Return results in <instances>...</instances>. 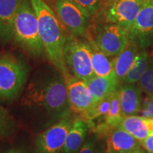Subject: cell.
<instances>
[{"mask_svg":"<svg viewBox=\"0 0 153 153\" xmlns=\"http://www.w3.org/2000/svg\"><path fill=\"white\" fill-rule=\"evenodd\" d=\"M91 47V60L94 74L99 76H108L115 74L114 57L110 59L96 45L92 39H88ZM116 75V74H115Z\"/></svg>","mask_w":153,"mask_h":153,"instance_id":"19","label":"cell"},{"mask_svg":"<svg viewBox=\"0 0 153 153\" xmlns=\"http://www.w3.org/2000/svg\"><path fill=\"white\" fill-rule=\"evenodd\" d=\"M38 22V32L45 48L47 58L67 79L69 72L64 57L67 36L63 26L52 9L44 0H30Z\"/></svg>","mask_w":153,"mask_h":153,"instance_id":"2","label":"cell"},{"mask_svg":"<svg viewBox=\"0 0 153 153\" xmlns=\"http://www.w3.org/2000/svg\"><path fill=\"white\" fill-rule=\"evenodd\" d=\"M97 133L106 139L107 153H126L143 148L139 140L119 126L106 125Z\"/></svg>","mask_w":153,"mask_h":153,"instance_id":"12","label":"cell"},{"mask_svg":"<svg viewBox=\"0 0 153 153\" xmlns=\"http://www.w3.org/2000/svg\"><path fill=\"white\" fill-rule=\"evenodd\" d=\"M140 49V48L135 42L129 39L125 49L117 56L114 57V72L120 85L123 84L124 77L133 64Z\"/></svg>","mask_w":153,"mask_h":153,"instance_id":"17","label":"cell"},{"mask_svg":"<svg viewBox=\"0 0 153 153\" xmlns=\"http://www.w3.org/2000/svg\"><path fill=\"white\" fill-rule=\"evenodd\" d=\"M85 82L96 102L111 94L120 86L115 74L108 76L94 75Z\"/></svg>","mask_w":153,"mask_h":153,"instance_id":"18","label":"cell"},{"mask_svg":"<svg viewBox=\"0 0 153 153\" xmlns=\"http://www.w3.org/2000/svg\"><path fill=\"white\" fill-rule=\"evenodd\" d=\"M143 116L153 119V94H148L143 100L142 111Z\"/></svg>","mask_w":153,"mask_h":153,"instance_id":"27","label":"cell"},{"mask_svg":"<svg viewBox=\"0 0 153 153\" xmlns=\"http://www.w3.org/2000/svg\"><path fill=\"white\" fill-rule=\"evenodd\" d=\"M73 120L67 114L35 139V153H63L67 134Z\"/></svg>","mask_w":153,"mask_h":153,"instance_id":"8","label":"cell"},{"mask_svg":"<svg viewBox=\"0 0 153 153\" xmlns=\"http://www.w3.org/2000/svg\"><path fill=\"white\" fill-rule=\"evenodd\" d=\"M118 126L140 142L153 133V119L137 115L124 116Z\"/></svg>","mask_w":153,"mask_h":153,"instance_id":"15","label":"cell"},{"mask_svg":"<svg viewBox=\"0 0 153 153\" xmlns=\"http://www.w3.org/2000/svg\"><path fill=\"white\" fill-rule=\"evenodd\" d=\"M106 55L115 57L125 49L129 41L128 33L119 25L103 22L97 26L93 40Z\"/></svg>","mask_w":153,"mask_h":153,"instance_id":"7","label":"cell"},{"mask_svg":"<svg viewBox=\"0 0 153 153\" xmlns=\"http://www.w3.org/2000/svg\"><path fill=\"white\" fill-rule=\"evenodd\" d=\"M67 68L71 75L87 81L94 76L89 40L72 34L67 36L64 48Z\"/></svg>","mask_w":153,"mask_h":153,"instance_id":"5","label":"cell"},{"mask_svg":"<svg viewBox=\"0 0 153 153\" xmlns=\"http://www.w3.org/2000/svg\"><path fill=\"white\" fill-rule=\"evenodd\" d=\"M55 9L61 24L72 35L85 36L91 17L72 0H55Z\"/></svg>","mask_w":153,"mask_h":153,"instance_id":"9","label":"cell"},{"mask_svg":"<svg viewBox=\"0 0 153 153\" xmlns=\"http://www.w3.org/2000/svg\"><path fill=\"white\" fill-rule=\"evenodd\" d=\"M137 85L143 92L147 94H153V59Z\"/></svg>","mask_w":153,"mask_h":153,"instance_id":"24","label":"cell"},{"mask_svg":"<svg viewBox=\"0 0 153 153\" xmlns=\"http://www.w3.org/2000/svg\"><path fill=\"white\" fill-rule=\"evenodd\" d=\"M14 43L30 56L46 57L38 32L37 18L30 0H22L15 14L13 25Z\"/></svg>","mask_w":153,"mask_h":153,"instance_id":"3","label":"cell"},{"mask_svg":"<svg viewBox=\"0 0 153 153\" xmlns=\"http://www.w3.org/2000/svg\"><path fill=\"white\" fill-rule=\"evenodd\" d=\"M4 153H27L24 150L21 148H11L6 151Z\"/></svg>","mask_w":153,"mask_h":153,"instance_id":"29","label":"cell"},{"mask_svg":"<svg viewBox=\"0 0 153 153\" xmlns=\"http://www.w3.org/2000/svg\"><path fill=\"white\" fill-rule=\"evenodd\" d=\"M97 151L95 137L90 136L86 140L77 153H97Z\"/></svg>","mask_w":153,"mask_h":153,"instance_id":"26","label":"cell"},{"mask_svg":"<svg viewBox=\"0 0 153 153\" xmlns=\"http://www.w3.org/2000/svg\"><path fill=\"white\" fill-rule=\"evenodd\" d=\"M140 144L148 153H153V133L150 134L143 140L140 141Z\"/></svg>","mask_w":153,"mask_h":153,"instance_id":"28","label":"cell"},{"mask_svg":"<svg viewBox=\"0 0 153 153\" xmlns=\"http://www.w3.org/2000/svg\"><path fill=\"white\" fill-rule=\"evenodd\" d=\"M29 68L11 53L0 54V101H11L19 95L27 81Z\"/></svg>","mask_w":153,"mask_h":153,"instance_id":"4","label":"cell"},{"mask_svg":"<svg viewBox=\"0 0 153 153\" xmlns=\"http://www.w3.org/2000/svg\"><path fill=\"white\" fill-rule=\"evenodd\" d=\"M14 118L5 108L0 106V138L8 137L15 131Z\"/></svg>","mask_w":153,"mask_h":153,"instance_id":"23","label":"cell"},{"mask_svg":"<svg viewBox=\"0 0 153 153\" xmlns=\"http://www.w3.org/2000/svg\"><path fill=\"white\" fill-rule=\"evenodd\" d=\"M152 60V57L147 52L146 49H140L133 64L124 77L123 84H132V85L137 84L141 76L150 65Z\"/></svg>","mask_w":153,"mask_h":153,"instance_id":"20","label":"cell"},{"mask_svg":"<svg viewBox=\"0 0 153 153\" xmlns=\"http://www.w3.org/2000/svg\"><path fill=\"white\" fill-rule=\"evenodd\" d=\"M22 104L55 116L62 117L68 114L70 106L65 76L56 69L34 76L25 89Z\"/></svg>","mask_w":153,"mask_h":153,"instance_id":"1","label":"cell"},{"mask_svg":"<svg viewBox=\"0 0 153 153\" xmlns=\"http://www.w3.org/2000/svg\"><path fill=\"white\" fill-rule=\"evenodd\" d=\"M123 118L121 113L118 89L114 91L111 96V106L109 111L103 117L104 123L112 127H117Z\"/></svg>","mask_w":153,"mask_h":153,"instance_id":"21","label":"cell"},{"mask_svg":"<svg viewBox=\"0 0 153 153\" xmlns=\"http://www.w3.org/2000/svg\"><path fill=\"white\" fill-rule=\"evenodd\" d=\"M22 0H0V41L3 44L13 38L15 14Z\"/></svg>","mask_w":153,"mask_h":153,"instance_id":"14","label":"cell"},{"mask_svg":"<svg viewBox=\"0 0 153 153\" xmlns=\"http://www.w3.org/2000/svg\"><path fill=\"white\" fill-rule=\"evenodd\" d=\"M97 153H107V152H106H106H105V151H100V150H98V151H97Z\"/></svg>","mask_w":153,"mask_h":153,"instance_id":"31","label":"cell"},{"mask_svg":"<svg viewBox=\"0 0 153 153\" xmlns=\"http://www.w3.org/2000/svg\"><path fill=\"white\" fill-rule=\"evenodd\" d=\"M111 94L108 96L106 98L95 102L91 109L85 114L84 117H82V118L89 124V126L91 123H93L94 120L104 117L109 111L111 106Z\"/></svg>","mask_w":153,"mask_h":153,"instance_id":"22","label":"cell"},{"mask_svg":"<svg viewBox=\"0 0 153 153\" xmlns=\"http://www.w3.org/2000/svg\"><path fill=\"white\" fill-rule=\"evenodd\" d=\"M65 81L70 108L84 117L96 102L92 94L84 80L70 75Z\"/></svg>","mask_w":153,"mask_h":153,"instance_id":"11","label":"cell"},{"mask_svg":"<svg viewBox=\"0 0 153 153\" xmlns=\"http://www.w3.org/2000/svg\"><path fill=\"white\" fill-rule=\"evenodd\" d=\"M126 153H148L146 150H145V149L141 148L140 149L138 150H136V151H133V152H126Z\"/></svg>","mask_w":153,"mask_h":153,"instance_id":"30","label":"cell"},{"mask_svg":"<svg viewBox=\"0 0 153 153\" xmlns=\"http://www.w3.org/2000/svg\"><path fill=\"white\" fill-rule=\"evenodd\" d=\"M148 0H103L100 7L104 22L122 26L128 31Z\"/></svg>","mask_w":153,"mask_h":153,"instance_id":"6","label":"cell"},{"mask_svg":"<svg viewBox=\"0 0 153 153\" xmlns=\"http://www.w3.org/2000/svg\"><path fill=\"white\" fill-rule=\"evenodd\" d=\"M130 40L142 49L153 45V0H148L128 31Z\"/></svg>","mask_w":153,"mask_h":153,"instance_id":"10","label":"cell"},{"mask_svg":"<svg viewBox=\"0 0 153 153\" xmlns=\"http://www.w3.org/2000/svg\"><path fill=\"white\" fill-rule=\"evenodd\" d=\"M83 9L89 16L92 17L100 9L103 0H72Z\"/></svg>","mask_w":153,"mask_h":153,"instance_id":"25","label":"cell"},{"mask_svg":"<svg viewBox=\"0 0 153 153\" xmlns=\"http://www.w3.org/2000/svg\"><path fill=\"white\" fill-rule=\"evenodd\" d=\"M89 128V124L82 117L73 120L67 134L63 153H77L87 140Z\"/></svg>","mask_w":153,"mask_h":153,"instance_id":"16","label":"cell"},{"mask_svg":"<svg viewBox=\"0 0 153 153\" xmlns=\"http://www.w3.org/2000/svg\"><path fill=\"white\" fill-rule=\"evenodd\" d=\"M118 91L120 108L123 117L138 115L143 107V91L138 86L132 84H123L118 88Z\"/></svg>","mask_w":153,"mask_h":153,"instance_id":"13","label":"cell"}]
</instances>
